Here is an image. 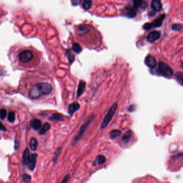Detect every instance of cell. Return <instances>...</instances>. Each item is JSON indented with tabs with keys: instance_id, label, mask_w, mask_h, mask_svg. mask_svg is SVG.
<instances>
[{
	"instance_id": "5bb4252c",
	"label": "cell",
	"mask_w": 183,
	"mask_h": 183,
	"mask_svg": "<svg viewBox=\"0 0 183 183\" xmlns=\"http://www.w3.org/2000/svg\"><path fill=\"white\" fill-rule=\"evenodd\" d=\"M165 17V15H161L158 18L155 20L151 24L152 28L153 27H157L160 26L161 25H162V24L163 20H164Z\"/></svg>"
},
{
	"instance_id": "9a60e30c",
	"label": "cell",
	"mask_w": 183,
	"mask_h": 183,
	"mask_svg": "<svg viewBox=\"0 0 183 183\" xmlns=\"http://www.w3.org/2000/svg\"><path fill=\"white\" fill-rule=\"evenodd\" d=\"M30 125L34 130L37 131L41 128V122L38 119H33L30 121Z\"/></svg>"
},
{
	"instance_id": "ba28073f",
	"label": "cell",
	"mask_w": 183,
	"mask_h": 183,
	"mask_svg": "<svg viewBox=\"0 0 183 183\" xmlns=\"http://www.w3.org/2000/svg\"><path fill=\"white\" fill-rule=\"evenodd\" d=\"M160 37V34L158 31H153L150 32L147 36V40L150 42H153L158 40Z\"/></svg>"
},
{
	"instance_id": "8992f818",
	"label": "cell",
	"mask_w": 183,
	"mask_h": 183,
	"mask_svg": "<svg viewBox=\"0 0 183 183\" xmlns=\"http://www.w3.org/2000/svg\"><path fill=\"white\" fill-rule=\"evenodd\" d=\"M145 62L148 67L151 68H155L157 65L156 59L151 55H149L146 58Z\"/></svg>"
},
{
	"instance_id": "cb8c5ba5",
	"label": "cell",
	"mask_w": 183,
	"mask_h": 183,
	"mask_svg": "<svg viewBox=\"0 0 183 183\" xmlns=\"http://www.w3.org/2000/svg\"><path fill=\"white\" fill-rule=\"evenodd\" d=\"M8 119L10 123H14L15 120V113L14 112H10L8 116Z\"/></svg>"
},
{
	"instance_id": "7a4b0ae2",
	"label": "cell",
	"mask_w": 183,
	"mask_h": 183,
	"mask_svg": "<svg viewBox=\"0 0 183 183\" xmlns=\"http://www.w3.org/2000/svg\"><path fill=\"white\" fill-rule=\"evenodd\" d=\"M94 118H95V116L93 115H91L90 117V118H88V119L82 125V126L80 128V130L78 134L76 136H75V137L73 140V141L71 143V145L73 146L75 144H76L80 140V138L83 136L84 133H85L86 130H87V129L88 128V126L91 124L92 121L93 120Z\"/></svg>"
},
{
	"instance_id": "d590c367",
	"label": "cell",
	"mask_w": 183,
	"mask_h": 183,
	"mask_svg": "<svg viewBox=\"0 0 183 183\" xmlns=\"http://www.w3.org/2000/svg\"><path fill=\"white\" fill-rule=\"evenodd\" d=\"M135 110V106L134 105H131L128 108V111L130 112H133Z\"/></svg>"
},
{
	"instance_id": "8fae6325",
	"label": "cell",
	"mask_w": 183,
	"mask_h": 183,
	"mask_svg": "<svg viewBox=\"0 0 183 183\" xmlns=\"http://www.w3.org/2000/svg\"><path fill=\"white\" fill-rule=\"evenodd\" d=\"M86 87V83L83 81H81L79 82V86L77 88V97H79L80 96H81L83 92L85 91Z\"/></svg>"
},
{
	"instance_id": "30bf717a",
	"label": "cell",
	"mask_w": 183,
	"mask_h": 183,
	"mask_svg": "<svg viewBox=\"0 0 183 183\" xmlns=\"http://www.w3.org/2000/svg\"><path fill=\"white\" fill-rule=\"evenodd\" d=\"M30 152L28 148H26L23 152V157H22V165L23 166H25L27 165L30 159Z\"/></svg>"
},
{
	"instance_id": "3957f363",
	"label": "cell",
	"mask_w": 183,
	"mask_h": 183,
	"mask_svg": "<svg viewBox=\"0 0 183 183\" xmlns=\"http://www.w3.org/2000/svg\"><path fill=\"white\" fill-rule=\"evenodd\" d=\"M158 71L159 73L165 77H171L174 75V71L167 64L160 62L158 65Z\"/></svg>"
},
{
	"instance_id": "52a82bcc",
	"label": "cell",
	"mask_w": 183,
	"mask_h": 183,
	"mask_svg": "<svg viewBox=\"0 0 183 183\" xmlns=\"http://www.w3.org/2000/svg\"><path fill=\"white\" fill-rule=\"evenodd\" d=\"M37 157H38V155L37 154H34L30 156L29 163L27 164L28 168L30 170H31V171L34 170V169L35 168L36 164Z\"/></svg>"
},
{
	"instance_id": "e575fe53",
	"label": "cell",
	"mask_w": 183,
	"mask_h": 183,
	"mask_svg": "<svg viewBox=\"0 0 183 183\" xmlns=\"http://www.w3.org/2000/svg\"><path fill=\"white\" fill-rule=\"evenodd\" d=\"M148 6V3L146 1H143L141 5V8L142 9H146Z\"/></svg>"
},
{
	"instance_id": "836d02e7",
	"label": "cell",
	"mask_w": 183,
	"mask_h": 183,
	"mask_svg": "<svg viewBox=\"0 0 183 183\" xmlns=\"http://www.w3.org/2000/svg\"><path fill=\"white\" fill-rule=\"evenodd\" d=\"M0 131H2V132L6 131V128L1 122H0Z\"/></svg>"
},
{
	"instance_id": "603a6c76",
	"label": "cell",
	"mask_w": 183,
	"mask_h": 183,
	"mask_svg": "<svg viewBox=\"0 0 183 183\" xmlns=\"http://www.w3.org/2000/svg\"><path fill=\"white\" fill-rule=\"evenodd\" d=\"M176 79L178 82L180 84V85H182L183 84V73L182 72H178L176 75Z\"/></svg>"
},
{
	"instance_id": "ac0fdd59",
	"label": "cell",
	"mask_w": 183,
	"mask_h": 183,
	"mask_svg": "<svg viewBox=\"0 0 183 183\" xmlns=\"http://www.w3.org/2000/svg\"><path fill=\"white\" fill-rule=\"evenodd\" d=\"M49 119L52 120H63L64 119V117L61 114L54 113L49 118Z\"/></svg>"
},
{
	"instance_id": "5b68a950",
	"label": "cell",
	"mask_w": 183,
	"mask_h": 183,
	"mask_svg": "<svg viewBox=\"0 0 183 183\" xmlns=\"http://www.w3.org/2000/svg\"><path fill=\"white\" fill-rule=\"evenodd\" d=\"M34 58L33 53L30 50H25L20 52L19 54V59L23 63H26L31 61Z\"/></svg>"
},
{
	"instance_id": "2e32d148",
	"label": "cell",
	"mask_w": 183,
	"mask_h": 183,
	"mask_svg": "<svg viewBox=\"0 0 183 183\" xmlns=\"http://www.w3.org/2000/svg\"><path fill=\"white\" fill-rule=\"evenodd\" d=\"M38 141L37 139L35 137H32L30 141V147L32 151H36L38 147Z\"/></svg>"
},
{
	"instance_id": "e0dca14e",
	"label": "cell",
	"mask_w": 183,
	"mask_h": 183,
	"mask_svg": "<svg viewBox=\"0 0 183 183\" xmlns=\"http://www.w3.org/2000/svg\"><path fill=\"white\" fill-rule=\"evenodd\" d=\"M50 128H51V125H50V124L48 123H46L44 125V126H43V127L41 128V129L40 131L39 134L40 135H41L45 134L49 130Z\"/></svg>"
},
{
	"instance_id": "d6986e66",
	"label": "cell",
	"mask_w": 183,
	"mask_h": 183,
	"mask_svg": "<svg viewBox=\"0 0 183 183\" xmlns=\"http://www.w3.org/2000/svg\"><path fill=\"white\" fill-rule=\"evenodd\" d=\"M121 132L118 130H112L110 132V136L111 138H115L118 136H120Z\"/></svg>"
},
{
	"instance_id": "74e56055",
	"label": "cell",
	"mask_w": 183,
	"mask_h": 183,
	"mask_svg": "<svg viewBox=\"0 0 183 183\" xmlns=\"http://www.w3.org/2000/svg\"><path fill=\"white\" fill-rule=\"evenodd\" d=\"M4 74H3V73H2V71H0V76H2V75H3Z\"/></svg>"
},
{
	"instance_id": "f1b7e54d",
	"label": "cell",
	"mask_w": 183,
	"mask_h": 183,
	"mask_svg": "<svg viewBox=\"0 0 183 183\" xmlns=\"http://www.w3.org/2000/svg\"><path fill=\"white\" fill-rule=\"evenodd\" d=\"M67 57L68 59V60L69 61V62L70 63H71L74 61V56L72 54L70 53V51H68L67 52Z\"/></svg>"
},
{
	"instance_id": "1f68e13d",
	"label": "cell",
	"mask_w": 183,
	"mask_h": 183,
	"mask_svg": "<svg viewBox=\"0 0 183 183\" xmlns=\"http://www.w3.org/2000/svg\"><path fill=\"white\" fill-rule=\"evenodd\" d=\"M81 0H71V3L73 5L76 6L80 4V3H81Z\"/></svg>"
},
{
	"instance_id": "4fadbf2b",
	"label": "cell",
	"mask_w": 183,
	"mask_h": 183,
	"mask_svg": "<svg viewBox=\"0 0 183 183\" xmlns=\"http://www.w3.org/2000/svg\"><path fill=\"white\" fill-rule=\"evenodd\" d=\"M152 9L156 12H159L162 9V3L160 0H153L151 4Z\"/></svg>"
},
{
	"instance_id": "d4e9b609",
	"label": "cell",
	"mask_w": 183,
	"mask_h": 183,
	"mask_svg": "<svg viewBox=\"0 0 183 183\" xmlns=\"http://www.w3.org/2000/svg\"><path fill=\"white\" fill-rule=\"evenodd\" d=\"M142 2H143L142 0H133V7L135 9H137L139 7H141Z\"/></svg>"
},
{
	"instance_id": "4dcf8cb0",
	"label": "cell",
	"mask_w": 183,
	"mask_h": 183,
	"mask_svg": "<svg viewBox=\"0 0 183 183\" xmlns=\"http://www.w3.org/2000/svg\"><path fill=\"white\" fill-rule=\"evenodd\" d=\"M143 29L146 30H149L151 29H152V26L151 25V23H146L143 26Z\"/></svg>"
},
{
	"instance_id": "44dd1931",
	"label": "cell",
	"mask_w": 183,
	"mask_h": 183,
	"mask_svg": "<svg viewBox=\"0 0 183 183\" xmlns=\"http://www.w3.org/2000/svg\"><path fill=\"white\" fill-rule=\"evenodd\" d=\"M132 134L133 132L131 131H128L123 135L122 137V140L124 141H127V140H128L132 137Z\"/></svg>"
},
{
	"instance_id": "d6a6232c",
	"label": "cell",
	"mask_w": 183,
	"mask_h": 183,
	"mask_svg": "<svg viewBox=\"0 0 183 183\" xmlns=\"http://www.w3.org/2000/svg\"><path fill=\"white\" fill-rule=\"evenodd\" d=\"M69 177H70V175L69 174H67L66 175V176L64 177L63 179L61 181V182H67L69 179Z\"/></svg>"
},
{
	"instance_id": "4316f807",
	"label": "cell",
	"mask_w": 183,
	"mask_h": 183,
	"mask_svg": "<svg viewBox=\"0 0 183 183\" xmlns=\"http://www.w3.org/2000/svg\"><path fill=\"white\" fill-rule=\"evenodd\" d=\"M7 112L5 109H2L1 110H0V118H1V119L3 120L4 119H5V118L7 116Z\"/></svg>"
},
{
	"instance_id": "ffe728a7",
	"label": "cell",
	"mask_w": 183,
	"mask_h": 183,
	"mask_svg": "<svg viewBox=\"0 0 183 183\" xmlns=\"http://www.w3.org/2000/svg\"><path fill=\"white\" fill-rule=\"evenodd\" d=\"M92 4L91 0H84L82 7L85 10H88L90 8Z\"/></svg>"
},
{
	"instance_id": "277c9868",
	"label": "cell",
	"mask_w": 183,
	"mask_h": 183,
	"mask_svg": "<svg viewBox=\"0 0 183 183\" xmlns=\"http://www.w3.org/2000/svg\"><path fill=\"white\" fill-rule=\"evenodd\" d=\"M40 96L47 95L51 92L53 88L50 83L46 82H41L35 85Z\"/></svg>"
},
{
	"instance_id": "83f0119b",
	"label": "cell",
	"mask_w": 183,
	"mask_h": 183,
	"mask_svg": "<svg viewBox=\"0 0 183 183\" xmlns=\"http://www.w3.org/2000/svg\"><path fill=\"white\" fill-rule=\"evenodd\" d=\"M22 179L23 180L24 182H29L31 181V177L27 175V174H23V176H22Z\"/></svg>"
},
{
	"instance_id": "8d00e7d4",
	"label": "cell",
	"mask_w": 183,
	"mask_h": 183,
	"mask_svg": "<svg viewBox=\"0 0 183 183\" xmlns=\"http://www.w3.org/2000/svg\"><path fill=\"white\" fill-rule=\"evenodd\" d=\"M19 142L18 141H15V150H17L19 148Z\"/></svg>"
},
{
	"instance_id": "9c48e42d",
	"label": "cell",
	"mask_w": 183,
	"mask_h": 183,
	"mask_svg": "<svg viewBox=\"0 0 183 183\" xmlns=\"http://www.w3.org/2000/svg\"><path fill=\"white\" fill-rule=\"evenodd\" d=\"M126 15L129 18H134L136 15V9L134 7L128 6L125 9Z\"/></svg>"
},
{
	"instance_id": "7402d4cb",
	"label": "cell",
	"mask_w": 183,
	"mask_h": 183,
	"mask_svg": "<svg viewBox=\"0 0 183 183\" xmlns=\"http://www.w3.org/2000/svg\"><path fill=\"white\" fill-rule=\"evenodd\" d=\"M73 50L77 53H80L82 51V48L77 43H74L72 46Z\"/></svg>"
},
{
	"instance_id": "f546056e",
	"label": "cell",
	"mask_w": 183,
	"mask_h": 183,
	"mask_svg": "<svg viewBox=\"0 0 183 183\" xmlns=\"http://www.w3.org/2000/svg\"><path fill=\"white\" fill-rule=\"evenodd\" d=\"M172 29L175 31H179L182 29V25L179 24H175L172 26Z\"/></svg>"
},
{
	"instance_id": "7c38bea8",
	"label": "cell",
	"mask_w": 183,
	"mask_h": 183,
	"mask_svg": "<svg viewBox=\"0 0 183 183\" xmlns=\"http://www.w3.org/2000/svg\"><path fill=\"white\" fill-rule=\"evenodd\" d=\"M80 107V105L77 103H74L69 105L68 107V113L70 115H73L75 112L77 111Z\"/></svg>"
},
{
	"instance_id": "6da1fadb",
	"label": "cell",
	"mask_w": 183,
	"mask_h": 183,
	"mask_svg": "<svg viewBox=\"0 0 183 183\" xmlns=\"http://www.w3.org/2000/svg\"><path fill=\"white\" fill-rule=\"evenodd\" d=\"M118 108V104L117 103H114L113 104V105L110 107L109 111L107 112V114L104 117V119L103 120V121L102 122V124L101 126V129H104L110 123V121L113 119V117L114 116Z\"/></svg>"
},
{
	"instance_id": "484cf974",
	"label": "cell",
	"mask_w": 183,
	"mask_h": 183,
	"mask_svg": "<svg viewBox=\"0 0 183 183\" xmlns=\"http://www.w3.org/2000/svg\"><path fill=\"white\" fill-rule=\"evenodd\" d=\"M106 157L103 155H100L98 157V164L102 165L106 162Z\"/></svg>"
}]
</instances>
